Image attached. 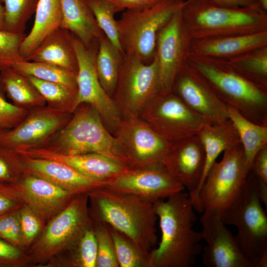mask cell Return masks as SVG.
<instances>
[{
  "label": "cell",
  "mask_w": 267,
  "mask_h": 267,
  "mask_svg": "<svg viewBox=\"0 0 267 267\" xmlns=\"http://www.w3.org/2000/svg\"><path fill=\"white\" fill-rule=\"evenodd\" d=\"M72 38L78 60V70L77 92L71 113L81 104H90L97 110L105 127L114 135L122 118L112 98L102 87L97 76L95 59L99 40H95L86 46L72 34Z\"/></svg>",
  "instance_id": "obj_12"
},
{
  "label": "cell",
  "mask_w": 267,
  "mask_h": 267,
  "mask_svg": "<svg viewBox=\"0 0 267 267\" xmlns=\"http://www.w3.org/2000/svg\"><path fill=\"white\" fill-rule=\"evenodd\" d=\"M23 243L28 250L43 230L45 224L27 205L24 204L17 210Z\"/></svg>",
  "instance_id": "obj_41"
},
{
  "label": "cell",
  "mask_w": 267,
  "mask_h": 267,
  "mask_svg": "<svg viewBox=\"0 0 267 267\" xmlns=\"http://www.w3.org/2000/svg\"><path fill=\"white\" fill-rule=\"evenodd\" d=\"M4 9V29L24 35L27 23L35 13L40 0H0Z\"/></svg>",
  "instance_id": "obj_36"
},
{
  "label": "cell",
  "mask_w": 267,
  "mask_h": 267,
  "mask_svg": "<svg viewBox=\"0 0 267 267\" xmlns=\"http://www.w3.org/2000/svg\"><path fill=\"white\" fill-rule=\"evenodd\" d=\"M24 173L21 155L15 149L0 143V182L13 183Z\"/></svg>",
  "instance_id": "obj_39"
},
{
  "label": "cell",
  "mask_w": 267,
  "mask_h": 267,
  "mask_svg": "<svg viewBox=\"0 0 267 267\" xmlns=\"http://www.w3.org/2000/svg\"><path fill=\"white\" fill-rule=\"evenodd\" d=\"M210 2L222 6L243 7L259 3L257 0H208Z\"/></svg>",
  "instance_id": "obj_48"
},
{
  "label": "cell",
  "mask_w": 267,
  "mask_h": 267,
  "mask_svg": "<svg viewBox=\"0 0 267 267\" xmlns=\"http://www.w3.org/2000/svg\"><path fill=\"white\" fill-rule=\"evenodd\" d=\"M4 9L0 0V28L4 29Z\"/></svg>",
  "instance_id": "obj_49"
},
{
  "label": "cell",
  "mask_w": 267,
  "mask_h": 267,
  "mask_svg": "<svg viewBox=\"0 0 267 267\" xmlns=\"http://www.w3.org/2000/svg\"><path fill=\"white\" fill-rule=\"evenodd\" d=\"M19 153L28 157L48 159L61 162L105 185L131 169L115 160L97 153L63 155L41 148L20 151Z\"/></svg>",
  "instance_id": "obj_21"
},
{
  "label": "cell",
  "mask_w": 267,
  "mask_h": 267,
  "mask_svg": "<svg viewBox=\"0 0 267 267\" xmlns=\"http://www.w3.org/2000/svg\"><path fill=\"white\" fill-rule=\"evenodd\" d=\"M17 210L0 216V238L19 249L27 250L23 243Z\"/></svg>",
  "instance_id": "obj_42"
},
{
  "label": "cell",
  "mask_w": 267,
  "mask_h": 267,
  "mask_svg": "<svg viewBox=\"0 0 267 267\" xmlns=\"http://www.w3.org/2000/svg\"><path fill=\"white\" fill-rule=\"evenodd\" d=\"M24 35L0 28V71L12 67L17 62L25 60L20 54Z\"/></svg>",
  "instance_id": "obj_40"
},
{
  "label": "cell",
  "mask_w": 267,
  "mask_h": 267,
  "mask_svg": "<svg viewBox=\"0 0 267 267\" xmlns=\"http://www.w3.org/2000/svg\"><path fill=\"white\" fill-rule=\"evenodd\" d=\"M139 117L171 144L198 135L205 125L210 124L173 91L160 92L147 104Z\"/></svg>",
  "instance_id": "obj_11"
},
{
  "label": "cell",
  "mask_w": 267,
  "mask_h": 267,
  "mask_svg": "<svg viewBox=\"0 0 267 267\" xmlns=\"http://www.w3.org/2000/svg\"><path fill=\"white\" fill-rule=\"evenodd\" d=\"M114 136L134 170L161 163L171 145L139 116L122 118Z\"/></svg>",
  "instance_id": "obj_14"
},
{
  "label": "cell",
  "mask_w": 267,
  "mask_h": 267,
  "mask_svg": "<svg viewBox=\"0 0 267 267\" xmlns=\"http://www.w3.org/2000/svg\"><path fill=\"white\" fill-rule=\"evenodd\" d=\"M27 111L6 101L5 96L0 94V131H8L15 127Z\"/></svg>",
  "instance_id": "obj_44"
},
{
  "label": "cell",
  "mask_w": 267,
  "mask_h": 267,
  "mask_svg": "<svg viewBox=\"0 0 267 267\" xmlns=\"http://www.w3.org/2000/svg\"><path fill=\"white\" fill-rule=\"evenodd\" d=\"M257 176L260 181L267 183V145L261 149L255 155L250 170Z\"/></svg>",
  "instance_id": "obj_46"
},
{
  "label": "cell",
  "mask_w": 267,
  "mask_h": 267,
  "mask_svg": "<svg viewBox=\"0 0 267 267\" xmlns=\"http://www.w3.org/2000/svg\"><path fill=\"white\" fill-rule=\"evenodd\" d=\"M162 237L149 252L150 267H191L202 251L201 232L193 229L197 217L189 195L182 191L153 203Z\"/></svg>",
  "instance_id": "obj_1"
},
{
  "label": "cell",
  "mask_w": 267,
  "mask_h": 267,
  "mask_svg": "<svg viewBox=\"0 0 267 267\" xmlns=\"http://www.w3.org/2000/svg\"><path fill=\"white\" fill-rule=\"evenodd\" d=\"M161 92L158 65L155 55L145 64L124 54L112 99L122 118L138 117L147 104Z\"/></svg>",
  "instance_id": "obj_9"
},
{
  "label": "cell",
  "mask_w": 267,
  "mask_h": 267,
  "mask_svg": "<svg viewBox=\"0 0 267 267\" xmlns=\"http://www.w3.org/2000/svg\"><path fill=\"white\" fill-rule=\"evenodd\" d=\"M93 224L87 193L76 195L66 208L45 224L28 249L30 266L44 267L54 258L70 251Z\"/></svg>",
  "instance_id": "obj_7"
},
{
  "label": "cell",
  "mask_w": 267,
  "mask_h": 267,
  "mask_svg": "<svg viewBox=\"0 0 267 267\" xmlns=\"http://www.w3.org/2000/svg\"><path fill=\"white\" fill-rule=\"evenodd\" d=\"M227 108L228 119L232 122L237 131L246 162L250 169L255 155L267 145V126L251 122L232 106L227 105Z\"/></svg>",
  "instance_id": "obj_29"
},
{
  "label": "cell",
  "mask_w": 267,
  "mask_h": 267,
  "mask_svg": "<svg viewBox=\"0 0 267 267\" xmlns=\"http://www.w3.org/2000/svg\"><path fill=\"white\" fill-rule=\"evenodd\" d=\"M267 46V31L251 34L192 40L189 53L228 59Z\"/></svg>",
  "instance_id": "obj_23"
},
{
  "label": "cell",
  "mask_w": 267,
  "mask_h": 267,
  "mask_svg": "<svg viewBox=\"0 0 267 267\" xmlns=\"http://www.w3.org/2000/svg\"><path fill=\"white\" fill-rule=\"evenodd\" d=\"M92 220L105 222L149 252L157 243V218L153 203L138 196L105 186L87 193Z\"/></svg>",
  "instance_id": "obj_2"
},
{
  "label": "cell",
  "mask_w": 267,
  "mask_h": 267,
  "mask_svg": "<svg viewBox=\"0 0 267 267\" xmlns=\"http://www.w3.org/2000/svg\"><path fill=\"white\" fill-rule=\"evenodd\" d=\"M186 61L208 81L219 98L251 122L267 126V89L237 73L224 59L189 53Z\"/></svg>",
  "instance_id": "obj_4"
},
{
  "label": "cell",
  "mask_w": 267,
  "mask_h": 267,
  "mask_svg": "<svg viewBox=\"0 0 267 267\" xmlns=\"http://www.w3.org/2000/svg\"><path fill=\"white\" fill-rule=\"evenodd\" d=\"M72 115L46 105L30 109L18 125L5 133L0 143L17 151L42 147Z\"/></svg>",
  "instance_id": "obj_15"
},
{
  "label": "cell",
  "mask_w": 267,
  "mask_h": 267,
  "mask_svg": "<svg viewBox=\"0 0 267 267\" xmlns=\"http://www.w3.org/2000/svg\"><path fill=\"white\" fill-rule=\"evenodd\" d=\"M259 192V178L248 174L242 190L221 215L225 224L236 226L237 243L253 267H267V216Z\"/></svg>",
  "instance_id": "obj_6"
},
{
  "label": "cell",
  "mask_w": 267,
  "mask_h": 267,
  "mask_svg": "<svg viewBox=\"0 0 267 267\" xmlns=\"http://www.w3.org/2000/svg\"><path fill=\"white\" fill-rule=\"evenodd\" d=\"M41 148L63 155L100 154L129 167L117 139L106 129L97 110L87 103L79 105L67 124Z\"/></svg>",
  "instance_id": "obj_5"
},
{
  "label": "cell",
  "mask_w": 267,
  "mask_h": 267,
  "mask_svg": "<svg viewBox=\"0 0 267 267\" xmlns=\"http://www.w3.org/2000/svg\"><path fill=\"white\" fill-rule=\"evenodd\" d=\"M7 131H0V138L3 135V134H5V133Z\"/></svg>",
  "instance_id": "obj_52"
},
{
  "label": "cell",
  "mask_w": 267,
  "mask_h": 267,
  "mask_svg": "<svg viewBox=\"0 0 267 267\" xmlns=\"http://www.w3.org/2000/svg\"><path fill=\"white\" fill-rule=\"evenodd\" d=\"M225 60L242 76L267 89V46L248 51Z\"/></svg>",
  "instance_id": "obj_31"
},
{
  "label": "cell",
  "mask_w": 267,
  "mask_h": 267,
  "mask_svg": "<svg viewBox=\"0 0 267 267\" xmlns=\"http://www.w3.org/2000/svg\"><path fill=\"white\" fill-rule=\"evenodd\" d=\"M172 91L211 125L228 119L227 105L205 77L187 61L175 81Z\"/></svg>",
  "instance_id": "obj_16"
},
{
  "label": "cell",
  "mask_w": 267,
  "mask_h": 267,
  "mask_svg": "<svg viewBox=\"0 0 267 267\" xmlns=\"http://www.w3.org/2000/svg\"><path fill=\"white\" fill-rule=\"evenodd\" d=\"M24 204L17 192L9 184L0 182V216L17 210Z\"/></svg>",
  "instance_id": "obj_45"
},
{
  "label": "cell",
  "mask_w": 267,
  "mask_h": 267,
  "mask_svg": "<svg viewBox=\"0 0 267 267\" xmlns=\"http://www.w3.org/2000/svg\"><path fill=\"white\" fill-rule=\"evenodd\" d=\"M0 87L17 107L29 110L46 105L30 80L13 67L0 71Z\"/></svg>",
  "instance_id": "obj_28"
},
{
  "label": "cell",
  "mask_w": 267,
  "mask_h": 267,
  "mask_svg": "<svg viewBox=\"0 0 267 267\" xmlns=\"http://www.w3.org/2000/svg\"><path fill=\"white\" fill-rule=\"evenodd\" d=\"M62 20L59 0H40L33 26L21 44L22 57L25 60L48 36L60 28Z\"/></svg>",
  "instance_id": "obj_27"
},
{
  "label": "cell",
  "mask_w": 267,
  "mask_h": 267,
  "mask_svg": "<svg viewBox=\"0 0 267 267\" xmlns=\"http://www.w3.org/2000/svg\"><path fill=\"white\" fill-rule=\"evenodd\" d=\"M203 226V263L208 267H253L245 258L235 237L222 222L220 214L204 210L200 218Z\"/></svg>",
  "instance_id": "obj_17"
},
{
  "label": "cell",
  "mask_w": 267,
  "mask_h": 267,
  "mask_svg": "<svg viewBox=\"0 0 267 267\" xmlns=\"http://www.w3.org/2000/svg\"><path fill=\"white\" fill-rule=\"evenodd\" d=\"M184 1L162 0L147 9L124 11L116 20L123 53L134 56L145 64L151 62L155 55L159 31L181 8Z\"/></svg>",
  "instance_id": "obj_8"
},
{
  "label": "cell",
  "mask_w": 267,
  "mask_h": 267,
  "mask_svg": "<svg viewBox=\"0 0 267 267\" xmlns=\"http://www.w3.org/2000/svg\"><path fill=\"white\" fill-rule=\"evenodd\" d=\"M124 54L105 36L99 40L95 59L96 72L102 87L111 98Z\"/></svg>",
  "instance_id": "obj_30"
},
{
  "label": "cell",
  "mask_w": 267,
  "mask_h": 267,
  "mask_svg": "<svg viewBox=\"0 0 267 267\" xmlns=\"http://www.w3.org/2000/svg\"><path fill=\"white\" fill-rule=\"evenodd\" d=\"M93 221L97 247L96 267H119L114 245L107 223Z\"/></svg>",
  "instance_id": "obj_38"
},
{
  "label": "cell",
  "mask_w": 267,
  "mask_h": 267,
  "mask_svg": "<svg viewBox=\"0 0 267 267\" xmlns=\"http://www.w3.org/2000/svg\"><path fill=\"white\" fill-rule=\"evenodd\" d=\"M120 267H150L149 252L138 246L124 233L107 224Z\"/></svg>",
  "instance_id": "obj_35"
},
{
  "label": "cell",
  "mask_w": 267,
  "mask_h": 267,
  "mask_svg": "<svg viewBox=\"0 0 267 267\" xmlns=\"http://www.w3.org/2000/svg\"><path fill=\"white\" fill-rule=\"evenodd\" d=\"M12 67L24 75L59 83L77 90L76 72L53 64L26 60L16 62Z\"/></svg>",
  "instance_id": "obj_33"
},
{
  "label": "cell",
  "mask_w": 267,
  "mask_h": 267,
  "mask_svg": "<svg viewBox=\"0 0 267 267\" xmlns=\"http://www.w3.org/2000/svg\"><path fill=\"white\" fill-rule=\"evenodd\" d=\"M97 255V243L92 227L86 230L73 249L54 258L45 267H96Z\"/></svg>",
  "instance_id": "obj_32"
},
{
  "label": "cell",
  "mask_w": 267,
  "mask_h": 267,
  "mask_svg": "<svg viewBox=\"0 0 267 267\" xmlns=\"http://www.w3.org/2000/svg\"><path fill=\"white\" fill-rule=\"evenodd\" d=\"M182 0L185 1V0Z\"/></svg>",
  "instance_id": "obj_53"
},
{
  "label": "cell",
  "mask_w": 267,
  "mask_h": 267,
  "mask_svg": "<svg viewBox=\"0 0 267 267\" xmlns=\"http://www.w3.org/2000/svg\"><path fill=\"white\" fill-rule=\"evenodd\" d=\"M25 75L37 89L45 100L46 105L56 110L71 113L77 89L33 76Z\"/></svg>",
  "instance_id": "obj_34"
},
{
  "label": "cell",
  "mask_w": 267,
  "mask_h": 267,
  "mask_svg": "<svg viewBox=\"0 0 267 267\" xmlns=\"http://www.w3.org/2000/svg\"><path fill=\"white\" fill-rule=\"evenodd\" d=\"M20 155L24 167V173L45 179L74 195L87 193L94 188L105 186L61 162Z\"/></svg>",
  "instance_id": "obj_22"
},
{
  "label": "cell",
  "mask_w": 267,
  "mask_h": 267,
  "mask_svg": "<svg viewBox=\"0 0 267 267\" xmlns=\"http://www.w3.org/2000/svg\"><path fill=\"white\" fill-rule=\"evenodd\" d=\"M0 94L5 96V92L0 87Z\"/></svg>",
  "instance_id": "obj_51"
},
{
  "label": "cell",
  "mask_w": 267,
  "mask_h": 267,
  "mask_svg": "<svg viewBox=\"0 0 267 267\" xmlns=\"http://www.w3.org/2000/svg\"><path fill=\"white\" fill-rule=\"evenodd\" d=\"M250 171L242 145L223 152L222 159L211 167L194 210L213 209L221 215L242 190Z\"/></svg>",
  "instance_id": "obj_10"
},
{
  "label": "cell",
  "mask_w": 267,
  "mask_h": 267,
  "mask_svg": "<svg viewBox=\"0 0 267 267\" xmlns=\"http://www.w3.org/2000/svg\"><path fill=\"white\" fill-rule=\"evenodd\" d=\"M62 13L60 27L68 30L86 46L105 36L86 0H59Z\"/></svg>",
  "instance_id": "obj_26"
},
{
  "label": "cell",
  "mask_w": 267,
  "mask_h": 267,
  "mask_svg": "<svg viewBox=\"0 0 267 267\" xmlns=\"http://www.w3.org/2000/svg\"><path fill=\"white\" fill-rule=\"evenodd\" d=\"M198 135L204 149L205 161L198 188L191 200L194 208L197 203L199 191L217 157L222 152L241 145L237 131L229 119L217 125L207 124Z\"/></svg>",
  "instance_id": "obj_24"
},
{
  "label": "cell",
  "mask_w": 267,
  "mask_h": 267,
  "mask_svg": "<svg viewBox=\"0 0 267 267\" xmlns=\"http://www.w3.org/2000/svg\"><path fill=\"white\" fill-rule=\"evenodd\" d=\"M180 9L173 14L159 31L156 40L161 93L172 92L175 81L185 65L192 39Z\"/></svg>",
  "instance_id": "obj_13"
},
{
  "label": "cell",
  "mask_w": 267,
  "mask_h": 267,
  "mask_svg": "<svg viewBox=\"0 0 267 267\" xmlns=\"http://www.w3.org/2000/svg\"><path fill=\"white\" fill-rule=\"evenodd\" d=\"M25 60L53 64L76 72L78 70L72 33L61 27L48 36Z\"/></svg>",
  "instance_id": "obj_25"
},
{
  "label": "cell",
  "mask_w": 267,
  "mask_h": 267,
  "mask_svg": "<svg viewBox=\"0 0 267 267\" xmlns=\"http://www.w3.org/2000/svg\"><path fill=\"white\" fill-rule=\"evenodd\" d=\"M9 184L45 224L66 208L76 195L45 179L27 173Z\"/></svg>",
  "instance_id": "obj_20"
},
{
  "label": "cell",
  "mask_w": 267,
  "mask_h": 267,
  "mask_svg": "<svg viewBox=\"0 0 267 267\" xmlns=\"http://www.w3.org/2000/svg\"><path fill=\"white\" fill-rule=\"evenodd\" d=\"M180 12L192 40L267 31V12L259 3L232 7L218 5L208 0H185Z\"/></svg>",
  "instance_id": "obj_3"
},
{
  "label": "cell",
  "mask_w": 267,
  "mask_h": 267,
  "mask_svg": "<svg viewBox=\"0 0 267 267\" xmlns=\"http://www.w3.org/2000/svg\"><path fill=\"white\" fill-rule=\"evenodd\" d=\"M205 151L198 135L171 144L161 164L189 191L191 200L198 188L205 165Z\"/></svg>",
  "instance_id": "obj_19"
},
{
  "label": "cell",
  "mask_w": 267,
  "mask_h": 267,
  "mask_svg": "<svg viewBox=\"0 0 267 267\" xmlns=\"http://www.w3.org/2000/svg\"><path fill=\"white\" fill-rule=\"evenodd\" d=\"M112 3L119 12L126 10H141L150 8L162 0H106Z\"/></svg>",
  "instance_id": "obj_47"
},
{
  "label": "cell",
  "mask_w": 267,
  "mask_h": 267,
  "mask_svg": "<svg viewBox=\"0 0 267 267\" xmlns=\"http://www.w3.org/2000/svg\"><path fill=\"white\" fill-rule=\"evenodd\" d=\"M100 29L119 50L123 52L119 43L116 20L114 15L117 8L106 0H86Z\"/></svg>",
  "instance_id": "obj_37"
},
{
  "label": "cell",
  "mask_w": 267,
  "mask_h": 267,
  "mask_svg": "<svg viewBox=\"0 0 267 267\" xmlns=\"http://www.w3.org/2000/svg\"><path fill=\"white\" fill-rule=\"evenodd\" d=\"M29 266L27 250L19 249L0 238V267Z\"/></svg>",
  "instance_id": "obj_43"
},
{
  "label": "cell",
  "mask_w": 267,
  "mask_h": 267,
  "mask_svg": "<svg viewBox=\"0 0 267 267\" xmlns=\"http://www.w3.org/2000/svg\"><path fill=\"white\" fill-rule=\"evenodd\" d=\"M105 186L138 196L153 203L166 199L185 188L161 163L140 169H130Z\"/></svg>",
  "instance_id": "obj_18"
},
{
  "label": "cell",
  "mask_w": 267,
  "mask_h": 267,
  "mask_svg": "<svg viewBox=\"0 0 267 267\" xmlns=\"http://www.w3.org/2000/svg\"><path fill=\"white\" fill-rule=\"evenodd\" d=\"M261 7L267 12V0H257Z\"/></svg>",
  "instance_id": "obj_50"
}]
</instances>
